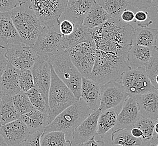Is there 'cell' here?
I'll use <instances>...</instances> for the list:
<instances>
[{"label": "cell", "instance_id": "obj_36", "mask_svg": "<svg viewBox=\"0 0 158 146\" xmlns=\"http://www.w3.org/2000/svg\"><path fill=\"white\" fill-rule=\"evenodd\" d=\"M35 109L41 111L44 114H49V106L45 101L44 98L38 90L33 87L26 92Z\"/></svg>", "mask_w": 158, "mask_h": 146}, {"label": "cell", "instance_id": "obj_52", "mask_svg": "<svg viewBox=\"0 0 158 146\" xmlns=\"http://www.w3.org/2000/svg\"><path fill=\"white\" fill-rule=\"evenodd\" d=\"M1 127V123H0V127Z\"/></svg>", "mask_w": 158, "mask_h": 146}, {"label": "cell", "instance_id": "obj_19", "mask_svg": "<svg viewBox=\"0 0 158 146\" xmlns=\"http://www.w3.org/2000/svg\"><path fill=\"white\" fill-rule=\"evenodd\" d=\"M96 0H68L64 11V19L82 24L87 13Z\"/></svg>", "mask_w": 158, "mask_h": 146}, {"label": "cell", "instance_id": "obj_43", "mask_svg": "<svg viewBox=\"0 0 158 146\" xmlns=\"http://www.w3.org/2000/svg\"><path fill=\"white\" fill-rule=\"evenodd\" d=\"M119 18L124 22L127 23L132 22L135 19V13L130 10L126 9L121 14Z\"/></svg>", "mask_w": 158, "mask_h": 146}, {"label": "cell", "instance_id": "obj_7", "mask_svg": "<svg viewBox=\"0 0 158 146\" xmlns=\"http://www.w3.org/2000/svg\"><path fill=\"white\" fill-rule=\"evenodd\" d=\"M29 1L32 9L43 25L47 28L58 32L56 29L59 28L60 17L67 6L68 0H30Z\"/></svg>", "mask_w": 158, "mask_h": 146}, {"label": "cell", "instance_id": "obj_11", "mask_svg": "<svg viewBox=\"0 0 158 146\" xmlns=\"http://www.w3.org/2000/svg\"><path fill=\"white\" fill-rule=\"evenodd\" d=\"M128 96L120 82L117 80L107 83L101 87L99 109L102 111L113 108L119 114Z\"/></svg>", "mask_w": 158, "mask_h": 146}, {"label": "cell", "instance_id": "obj_31", "mask_svg": "<svg viewBox=\"0 0 158 146\" xmlns=\"http://www.w3.org/2000/svg\"><path fill=\"white\" fill-rule=\"evenodd\" d=\"M13 101V97H4L0 104V123L1 125L20 119Z\"/></svg>", "mask_w": 158, "mask_h": 146}, {"label": "cell", "instance_id": "obj_14", "mask_svg": "<svg viewBox=\"0 0 158 146\" xmlns=\"http://www.w3.org/2000/svg\"><path fill=\"white\" fill-rule=\"evenodd\" d=\"M101 111H93L76 128L72 135L70 146H81L94 136H98V120Z\"/></svg>", "mask_w": 158, "mask_h": 146}, {"label": "cell", "instance_id": "obj_44", "mask_svg": "<svg viewBox=\"0 0 158 146\" xmlns=\"http://www.w3.org/2000/svg\"><path fill=\"white\" fill-rule=\"evenodd\" d=\"M8 61L6 57L1 51H0V78L2 75L4 71L6 69Z\"/></svg>", "mask_w": 158, "mask_h": 146}, {"label": "cell", "instance_id": "obj_37", "mask_svg": "<svg viewBox=\"0 0 158 146\" xmlns=\"http://www.w3.org/2000/svg\"><path fill=\"white\" fill-rule=\"evenodd\" d=\"M18 80L20 88L23 92H28L34 87L33 78L31 69H19Z\"/></svg>", "mask_w": 158, "mask_h": 146}, {"label": "cell", "instance_id": "obj_46", "mask_svg": "<svg viewBox=\"0 0 158 146\" xmlns=\"http://www.w3.org/2000/svg\"><path fill=\"white\" fill-rule=\"evenodd\" d=\"M131 133L133 137L137 138H141L143 136V133L142 131L139 129L138 128L133 127L131 129Z\"/></svg>", "mask_w": 158, "mask_h": 146}, {"label": "cell", "instance_id": "obj_2", "mask_svg": "<svg viewBox=\"0 0 158 146\" xmlns=\"http://www.w3.org/2000/svg\"><path fill=\"white\" fill-rule=\"evenodd\" d=\"M28 2L20 3L9 13L23 43L32 48L44 26Z\"/></svg>", "mask_w": 158, "mask_h": 146}, {"label": "cell", "instance_id": "obj_1", "mask_svg": "<svg viewBox=\"0 0 158 146\" xmlns=\"http://www.w3.org/2000/svg\"><path fill=\"white\" fill-rule=\"evenodd\" d=\"M131 69L126 57L96 50L95 64L89 79L101 85L117 81L122 74Z\"/></svg>", "mask_w": 158, "mask_h": 146}, {"label": "cell", "instance_id": "obj_5", "mask_svg": "<svg viewBox=\"0 0 158 146\" xmlns=\"http://www.w3.org/2000/svg\"><path fill=\"white\" fill-rule=\"evenodd\" d=\"M50 65L51 82L48 99L50 110L48 114L49 123L62 111L78 100L69 87L58 77L51 65L50 64Z\"/></svg>", "mask_w": 158, "mask_h": 146}, {"label": "cell", "instance_id": "obj_33", "mask_svg": "<svg viewBox=\"0 0 158 146\" xmlns=\"http://www.w3.org/2000/svg\"><path fill=\"white\" fill-rule=\"evenodd\" d=\"M40 143L41 146H69L65 134L60 131H51L42 134Z\"/></svg>", "mask_w": 158, "mask_h": 146}, {"label": "cell", "instance_id": "obj_6", "mask_svg": "<svg viewBox=\"0 0 158 146\" xmlns=\"http://www.w3.org/2000/svg\"><path fill=\"white\" fill-rule=\"evenodd\" d=\"M135 29L133 26L119 18H111L101 26L89 29V31L92 37H103L122 46H129L132 44Z\"/></svg>", "mask_w": 158, "mask_h": 146}, {"label": "cell", "instance_id": "obj_39", "mask_svg": "<svg viewBox=\"0 0 158 146\" xmlns=\"http://www.w3.org/2000/svg\"><path fill=\"white\" fill-rule=\"evenodd\" d=\"M43 133L42 131H37L30 133L28 138L20 146H41L40 141Z\"/></svg>", "mask_w": 158, "mask_h": 146}, {"label": "cell", "instance_id": "obj_34", "mask_svg": "<svg viewBox=\"0 0 158 146\" xmlns=\"http://www.w3.org/2000/svg\"><path fill=\"white\" fill-rule=\"evenodd\" d=\"M13 101L20 116L35 109L26 92L20 91L13 95Z\"/></svg>", "mask_w": 158, "mask_h": 146}, {"label": "cell", "instance_id": "obj_20", "mask_svg": "<svg viewBox=\"0 0 158 146\" xmlns=\"http://www.w3.org/2000/svg\"><path fill=\"white\" fill-rule=\"evenodd\" d=\"M101 86L92 80L82 76L81 97L92 111L99 109Z\"/></svg>", "mask_w": 158, "mask_h": 146}, {"label": "cell", "instance_id": "obj_12", "mask_svg": "<svg viewBox=\"0 0 158 146\" xmlns=\"http://www.w3.org/2000/svg\"><path fill=\"white\" fill-rule=\"evenodd\" d=\"M31 70L33 78L34 87L41 93L48 105V92L51 82L50 64L38 55Z\"/></svg>", "mask_w": 158, "mask_h": 146}, {"label": "cell", "instance_id": "obj_24", "mask_svg": "<svg viewBox=\"0 0 158 146\" xmlns=\"http://www.w3.org/2000/svg\"><path fill=\"white\" fill-rule=\"evenodd\" d=\"M156 121L140 116L134 124L143 133L141 138L142 146H158V135L154 134V125Z\"/></svg>", "mask_w": 158, "mask_h": 146}, {"label": "cell", "instance_id": "obj_49", "mask_svg": "<svg viewBox=\"0 0 158 146\" xmlns=\"http://www.w3.org/2000/svg\"><path fill=\"white\" fill-rule=\"evenodd\" d=\"M154 133L158 135V121H155V125H154Z\"/></svg>", "mask_w": 158, "mask_h": 146}, {"label": "cell", "instance_id": "obj_21", "mask_svg": "<svg viewBox=\"0 0 158 146\" xmlns=\"http://www.w3.org/2000/svg\"><path fill=\"white\" fill-rule=\"evenodd\" d=\"M153 47H146L132 44L127 57L131 69L139 67L145 69L152 58Z\"/></svg>", "mask_w": 158, "mask_h": 146}, {"label": "cell", "instance_id": "obj_32", "mask_svg": "<svg viewBox=\"0 0 158 146\" xmlns=\"http://www.w3.org/2000/svg\"><path fill=\"white\" fill-rule=\"evenodd\" d=\"M105 11L114 18H119L128 5L126 0H96Z\"/></svg>", "mask_w": 158, "mask_h": 146}, {"label": "cell", "instance_id": "obj_42", "mask_svg": "<svg viewBox=\"0 0 158 146\" xmlns=\"http://www.w3.org/2000/svg\"><path fill=\"white\" fill-rule=\"evenodd\" d=\"M128 3L139 9H148L152 7L151 0H130Z\"/></svg>", "mask_w": 158, "mask_h": 146}, {"label": "cell", "instance_id": "obj_17", "mask_svg": "<svg viewBox=\"0 0 158 146\" xmlns=\"http://www.w3.org/2000/svg\"><path fill=\"white\" fill-rule=\"evenodd\" d=\"M22 43V40L13 24L9 12L0 13V47L7 49Z\"/></svg>", "mask_w": 158, "mask_h": 146}, {"label": "cell", "instance_id": "obj_27", "mask_svg": "<svg viewBox=\"0 0 158 146\" xmlns=\"http://www.w3.org/2000/svg\"><path fill=\"white\" fill-rule=\"evenodd\" d=\"M74 28L73 32L69 35H64V42L65 49L74 46L83 42L93 41V38L88 28L83 24L74 23Z\"/></svg>", "mask_w": 158, "mask_h": 146}, {"label": "cell", "instance_id": "obj_4", "mask_svg": "<svg viewBox=\"0 0 158 146\" xmlns=\"http://www.w3.org/2000/svg\"><path fill=\"white\" fill-rule=\"evenodd\" d=\"M58 77L69 88L77 99L81 98L82 76L70 59L67 49L54 55L48 61Z\"/></svg>", "mask_w": 158, "mask_h": 146}, {"label": "cell", "instance_id": "obj_22", "mask_svg": "<svg viewBox=\"0 0 158 146\" xmlns=\"http://www.w3.org/2000/svg\"><path fill=\"white\" fill-rule=\"evenodd\" d=\"M19 69L8 63L6 69L0 78V87L4 97H13L22 91L19 86Z\"/></svg>", "mask_w": 158, "mask_h": 146}, {"label": "cell", "instance_id": "obj_10", "mask_svg": "<svg viewBox=\"0 0 158 146\" xmlns=\"http://www.w3.org/2000/svg\"><path fill=\"white\" fill-rule=\"evenodd\" d=\"M120 79L129 96L140 95L155 88L143 67L127 70L122 74Z\"/></svg>", "mask_w": 158, "mask_h": 146}, {"label": "cell", "instance_id": "obj_25", "mask_svg": "<svg viewBox=\"0 0 158 146\" xmlns=\"http://www.w3.org/2000/svg\"><path fill=\"white\" fill-rule=\"evenodd\" d=\"M158 30L148 27H138L135 29L132 43L146 47H153L156 45Z\"/></svg>", "mask_w": 158, "mask_h": 146}, {"label": "cell", "instance_id": "obj_9", "mask_svg": "<svg viewBox=\"0 0 158 146\" xmlns=\"http://www.w3.org/2000/svg\"><path fill=\"white\" fill-rule=\"evenodd\" d=\"M32 48L39 56L48 62L57 52L65 49L64 35L44 26Z\"/></svg>", "mask_w": 158, "mask_h": 146}, {"label": "cell", "instance_id": "obj_50", "mask_svg": "<svg viewBox=\"0 0 158 146\" xmlns=\"http://www.w3.org/2000/svg\"><path fill=\"white\" fill-rule=\"evenodd\" d=\"M3 97H4V95H3L2 90L1 88V87H0V104L1 103V102L2 101V99H3Z\"/></svg>", "mask_w": 158, "mask_h": 146}, {"label": "cell", "instance_id": "obj_38", "mask_svg": "<svg viewBox=\"0 0 158 146\" xmlns=\"http://www.w3.org/2000/svg\"><path fill=\"white\" fill-rule=\"evenodd\" d=\"M134 22H135L138 27H148L153 22L151 19L148 12L146 11L140 10L135 14Z\"/></svg>", "mask_w": 158, "mask_h": 146}, {"label": "cell", "instance_id": "obj_15", "mask_svg": "<svg viewBox=\"0 0 158 146\" xmlns=\"http://www.w3.org/2000/svg\"><path fill=\"white\" fill-rule=\"evenodd\" d=\"M0 134L7 146H20L29 137L30 132L21 119H17L1 125Z\"/></svg>", "mask_w": 158, "mask_h": 146}, {"label": "cell", "instance_id": "obj_51", "mask_svg": "<svg viewBox=\"0 0 158 146\" xmlns=\"http://www.w3.org/2000/svg\"><path fill=\"white\" fill-rule=\"evenodd\" d=\"M18 1H19L20 3H26V2H27L29 1L30 0H18Z\"/></svg>", "mask_w": 158, "mask_h": 146}, {"label": "cell", "instance_id": "obj_8", "mask_svg": "<svg viewBox=\"0 0 158 146\" xmlns=\"http://www.w3.org/2000/svg\"><path fill=\"white\" fill-rule=\"evenodd\" d=\"M96 50L94 39L67 49L72 63L83 77L89 78L95 64Z\"/></svg>", "mask_w": 158, "mask_h": 146}, {"label": "cell", "instance_id": "obj_23", "mask_svg": "<svg viewBox=\"0 0 158 146\" xmlns=\"http://www.w3.org/2000/svg\"><path fill=\"white\" fill-rule=\"evenodd\" d=\"M20 119L28 128L30 133L37 131L44 132V128L49 124L48 115L36 109L20 115Z\"/></svg>", "mask_w": 158, "mask_h": 146}, {"label": "cell", "instance_id": "obj_40", "mask_svg": "<svg viewBox=\"0 0 158 146\" xmlns=\"http://www.w3.org/2000/svg\"><path fill=\"white\" fill-rule=\"evenodd\" d=\"M74 28V23L67 19H64L61 22H60V25L59 26V32L64 35L70 34L73 32Z\"/></svg>", "mask_w": 158, "mask_h": 146}, {"label": "cell", "instance_id": "obj_35", "mask_svg": "<svg viewBox=\"0 0 158 146\" xmlns=\"http://www.w3.org/2000/svg\"><path fill=\"white\" fill-rule=\"evenodd\" d=\"M145 70L152 84L158 90V47L156 46L153 47L152 57Z\"/></svg>", "mask_w": 158, "mask_h": 146}, {"label": "cell", "instance_id": "obj_30", "mask_svg": "<svg viewBox=\"0 0 158 146\" xmlns=\"http://www.w3.org/2000/svg\"><path fill=\"white\" fill-rule=\"evenodd\" d=\"M111 142L113 145L122 146H141V138L133 137L131 129L127 128L118 129L113 130L111 133Z\"/></svg>", "mask_w": 158, "mask_h": 146}, {"label": "cell", "instance_id": "obj_45", "mask_svg": "<svg viewBox=\"0 0 158 146\" xmlns=\"http://www.w3.org/2000/svg\"><path fill=\"white\" fill-rule=\"evenodd\" d=\"M95 136L89 138L85 143H83L81 146H101L105 145V143L102 140H95Z\"/></svg>", "mask_w": 158, "mask_h": 146}, {"label": "cell", "instance_id": "obj_41", "mask_svg": "<svg viewBox=\"0 0 158 146\" xmlns=\"http://www.w3.org/2000/svg\"><path fill=\"white\" fill-rule=\"evenodd\" d=\"M19 4L18 0H0V13L9 12Z\"/></svg>", "mask_w": 158, "mask_h": 146}, {"label": "cell", "instance_id": "obj_16", "mask_svg": "<svg viewBox=\"0 0 158 146\" xmlns=\"http://www.w3.org/2000/svg\"><path fill=\"white\" fill-rule=\"evenodd\" d=\"M140 116L136 97L128 96L118 115L116 124L113 128V130L123 128L131 129Z\"/></svg>", "mask_w": 158, "mask_h": 146}, {"label": "cell", "instance_id": "obj_53", "mask_svg": "<svg viewBox=\"0 0 158 146\" xmlns=\"http://www.w3.org/2000/svg\"><path fill=\"white\" fill-rule=\"evenodd\" d=\"M158 120V119H157V120Z\"/></svg>", "mask_w": 158, "mask_h": 146}, {"label": "cell", "instance_id": "obj_29", "mask_svg": "<svg viewBox=\"0 0 158 146\" xmlns=\"http://www.w3.org/2000/svg\"><path fill=\"white\" fill-rule=\"evenodd\" d=\"M118 112L113 108L102 111L98 120V134L101 138L115 125Z\"/></svg>", "mask_w": 158, "mask_h": 146}, {"label": "cell", "instance_id": "obj_26", "mask_svg": "<svg viewBox=\"0 0 158 146\" xmlns=\"http://www.w3.org/2000/svg\"><path fill=\"white\" fill-rule=\"evenodd\" d=\"M111 18L105 10L95 1L87 14L83 24L88 28H94L101 26Z\"/></svg>", "mask_w": 158, "mask_h": 146}, {"label": "cell", "instance_id": "obj_13", "mask_svg": "<svg viewBox=\"0 0 158 146\" xmlns=\"http://www.w3.org/2000/svg\"><path fill=\"white\" fill-rule=\"evenodd\" d=\"M5 55L8 63L16 68L31 69L38 54L33 48L18 45L7 48Z\"/></svg>", "mask_w": 158, "mask_h": 146}, {"label": "cell", "instance_id": "obj_48", "mask_svg": "<svg viewBox=\"0 0 158 146\" xmlns=\"http://www.w3.org/2000/svg\"><path fill=\"white\" fill-rule=\"evenodd\" d=\"M152 1V6L154 7L157 10L158 14V0H151Z\"/></svg>", "mask_w": 158, "mask_h": 146}, {"label": "cell", "instance_id": "obj_28", "mask_svg": "<svg viewBox=\"0 0 158 146\" xmlns=\"http://www.w3.org/2000/svg\"><path fill=\"white\" fill-rule=\"evenodd\" d=\"M96 49L108 53L127 57L128 52L131 45L122 46L108 39L100 37H92Z\"/></svg>", "mask_w": 158, "mask_h": 146}, {"label": "cell", "instance_id": "obj_3", "mask_svg": "<svg viewBox=\"0 0 158 146\" xmlns=\"http://www.w3.org/2000/svg\"><path fill=\"white\" fill-rule=\"evenodd\" d=\"M92 111L81 97L56 116L44 128L43 133L51 131L62 132L65 134L69 146H70V140L74 130Z\"/></svg>", "mask_w": 158, "mask_h": 146}, {"label": "cell", "instance_id": "obj_47", "mask_svg": "<svg viewBox=\"0 0 158 146\" xmlns=\"http://www.w3.org/2000/svg\"><path fill=\"white\" fill-rule=\"evenodd\" d=\"M0 146H7L6 142L5 141V139L3 138L2 136L0 134Z\"/></svg>", "mask_w": 158, "mask_h": 146}, {"label": "cell", "instance_id": "obj_18", "mask_svg": "<svg viewBox=\"0 0 158 146\" xmlns=\"http://www.w3.org/2000/svg\"><path fill=\"white\" fill-rule=\"evenodd\" d=\"M135 97L141 116L156 121L158 118V89L154 88Z\"/></svg>", "mask_w": 158, "mask_h": 146}]
</instances>
